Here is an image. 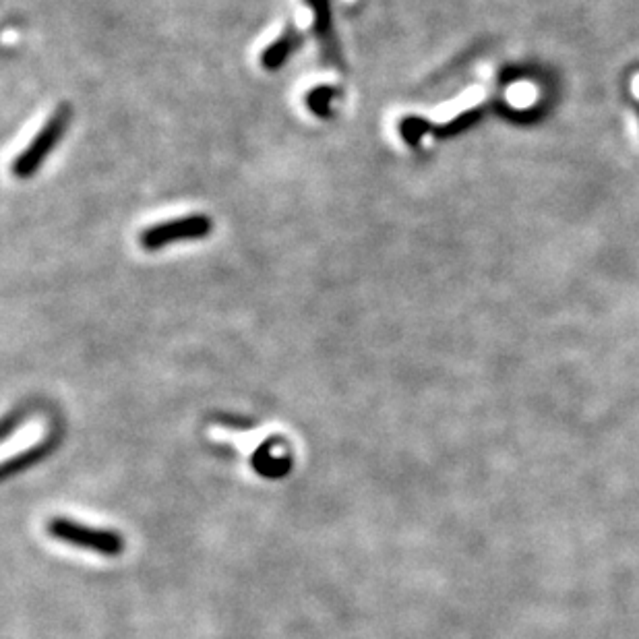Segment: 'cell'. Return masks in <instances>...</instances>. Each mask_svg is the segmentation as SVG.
Here are the masks:
<instances>
[{"instance_id":"1","label":"cell","mask_w":639,"mask_h":639,"mask_svg":"<svg viewBox=\"0 0 639 639\" xmlns=\"http://www.w3.org/2000/svg\"><path fill=\"white\" fill-rule=\"evenodd\" d=\"M46 530L58 542H65L75 546V549L89 551L100 557H110V559L123 555L127 546L120 532L87 526L77 520H71V517H52Z\"/></svg>"},{"instance_id":"2","label":"cell","mask_w":639,"mask_h":639,"mask_svg":"<svg viewBox=\"0 0 639 639\" xmlns=\"http://www.w3.org/2000/svg\"><path fill=\"white\" fill-rule=\"evenodd\" d=\"M71 123V106H60L36 135V139L27 145L23 154L13 164V174L19 178H29L40 170L44 160L52 154V149L63 139L67 127Z\"/></svg>"},{"instance_id":"3","label":"cell","mask_w":639,"mask_h":639,"mask_svg":"<svg viewBox=\"0 0 639 639\" xmlns=\"http://www.w3.org/2000/svg\"><path fill=\"white\" fill-rule=\"evenodd\" d=\"M209 232H211V220L207 216H203V213H197V216L170 220V222L151 226L141 232L139 240H141L143 249L158 251V249L170 245V242L205 238Z\"/></svg>"},{"instance_id":"4","label":"cell","mask_w":639,"mask_h":639,"mask_svg":"<svg viewBox=\"0 0 639 639\" xmlns=\"http://www.w3.org/2000/svg\"><path fill=\"white\" fill-rule=\"evenodd\" d=\"M298 44H300L298 34L294 32L292 27H288L276 42L269 44L267 50H263V54H261L263 69H267V71L282 69L286 60L292 56V52L298 48Z\"/></svg>"},{"instance_id":"5","label":"cell","mask_w":639,"mask_h":639,"mask_svg":"<svg viewBox=\"0 0 639 639\" xmlns=\"http://www.w3.org/2000/svg\"><path fill=\"white\" fill-rule=\"evenodd\" d=\"M307 5L313 11V27L321 42L329 48L331 46V9L329 0H307Z\"/></svg>"},{"instance_id":"6","label":"cell","mask_w":639,"mask_h":639,"mask_svg":"<svg viewBox=\"0 0 639 639\" xmlns=\"http://www.w3.org/2000/svg\"><path fill=\"white\" fill-rule=\"evenodd\" d=\"M333 96H336V89L321 85L311 89L307 94V106L311 108L313 114H317L319 118H329L331 116V102Z\"/></svg>"}]
</instances>
